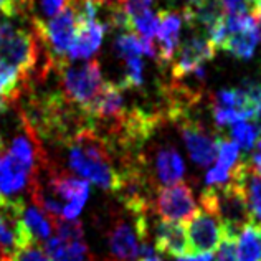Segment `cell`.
Listing matches in <instances>:
<instances>
[{"mask_svg": "<svg viewBox=\"0 0 261 261\" xmlns=\"http://www.w3.org/2000/svg\"><path fill=\"white\" fill-rule=\"evenodd\" d=\"M68 167L85 180L93 182L111 194H119L124 185V174L116 169L113 149L105 136L89 126L76 130L66 141Z\"/></svg>", "mask_w": 261, "mask_h": 261, "instance_id": "cell-1", "label": "cell"}, {"mask_svg": "<svg viewBox=\"0 0 261 261\" xmlns=\"http://www.w3.org/2000/svg\"><path fill=\"white\" fill-rule=\"evenodd\" d=\"M202 208L218 218L223 226L225 238L235 240L246 225L251 223L248 203L242 184L228 182L225 185L207 187L200 197Z\"/></svg>", "mask_w": 261, "mask_h": 261, "instance_id": "cell-2", "label": "cell"}, {"mask_svg": "<svg viewBox=\"0 0 261 261\" xmlns=\"http://www.w3.org/2000/svg\"><path fill=\"white\" fill-rule=\"evenodd\" d=\"M212 114L218 127L240 121L261 119V85L248 81L240 88L217 91L212 96Z\"/></svg>", "mask_w": 261, "mask_h": 261, "instance_id": "cell-3", "label": "cell"}, {"mask_svg": "<svg viewBox=\"0 0 261 261\" xmlns=\"http://www.w3.org/2000/svg\"><path fill=\"white\" fill-rule=\"evenodd\" d=\"M53 68L58 71L65 99L70 101L73 106L80 108L81 113L91 105L105 85L98 60H88L78 65L63 60L60 63H55Z\"/></svg>", "mask_w": 261, "mask_h": 261, "instance_id": "cell-4", "label": "cell"}, {"mask_svg": "<svg viewBox=\"0 0 261 261\" xmlns=\"http://www.w3.org/2000/svg\"><path fill=\"white\" fill-rule=\"evenodd\" d=\"M42 43L35 32L13 25L9 18H0V61L10 65L23 80L37 70Z\"/></svg>", "mask_w": 261, "mask_h": 261, "instance_id": "cell-5", "label": "cell"}, {"mask_svg": "<svg viewBox=\"0 0 261 261\" xmlns=\"http://www.w3.org/2000/svg\"><path fill=\"white\" fill-rule=\"evenodd\" d=\"M32 25L38 42L42 43L46 55L51 58L53 66L55 63L68 60V51H70L78 30L76 18H74L70 5H66L58 15L51 17L50 20H40L37 17L32 18Z\"/></svg>", "mask_w": 261, "mask_h": 261, "instance_id": "cell-6", "label": "cell"}, {"mask_svg": "<svg viewBox=\"0 0 261 261\" xmlns=\"http://www.w3.org/2000/svg\"><path fill=\"white\" fill-rule=\"evenodd\" d=\"M129 218H114V222L108 228L106 238L109 251L118 261H134L139 256L141 245L147 243V215L133 214L129 212Z\"/></svg>", "mask_w": 261, "mask_h": 261, "instance_id": "cell-7", "label": "cell"}, {"mask_svg": "<svg viewBox=\"0 0 261 261\" xmlns=\"http://www.w3.org/2000/svg\"><path fill=\"white\" fill-rule=\"evenodd\" d=\"M57 235L43 243L50 261H86L89 258L83 225L78 220H55Z\"/></svg>", "mask_w": 261, "mask_h": 261, "instance_id": "cell-8", "label": "cell"}, {"mask_svg": "<svg viewBox=\"0 0 261 261\" xmlns=\"http://www.w3.org/2000/svg\"><path fill=\"white\" fill-rule=\"evenodd\" d=\"M174 122L178 124L177 127L182 134V139L189 150L190 159L197 166L207 167L212 162H215L217 137L212 136L210 130L203 126V122H200L194 116H190L189 111L178 114Z\"/></svg>", "mask_w": 261, "mask_h": 261, "instance_id": "cell-9", "label": "cell"}, {"mask_svg": "<svg viewBox=\"0 0 261 261\" xmlns=\"http://www.w3.org/2000/svg\"><path fill=\"white\" fill-rule=\"evenodd\" d=\"M50 194L63 203L61 218L76 220L89 197V182L63 170H53L50 174Z\"/></svg>", "mask_w": 261, "mask_h": 261, "instance_id": "cell-10", "label": "cell"}, {"mask_svg": "<svg viewBox=\"0 0 261 261\" xmlns=\"http://www.w3.org/2000/svg\"><path fill=\"white\" fill-rule=\"evenodd\" d=\"M154 210L166 222L185 223L198 210L194 190L187 184L178 182L159 190L155 197Z\"/></svg>", "mask_w": 261, "mask_h": 261, "instance_id": "cell-11", "label": "cell"}, {"mask_svg": "<svg viewBox=\"0 0 261 261\" xmlns=\"http://www.w3.org/2000/svg\"><path fill=\"white\" fill-rule=\"evenodd\" d=\"M215 46L207 37L192 35L178 48L172 65V78L182 80L189 74L203 76V65L215 57Z\"/></svg>", "mask_w": 261, "mask_h": 261, "instance_id": "cell-12", "label": "cell"}, {"mask_svg": "<svg viewBox=\"0 0 261 261\" xmlns=\"http://www.w3.org/2000/svg\"><path fill=\"white\" fill-rule=\"evenodd\" d=\"M23 200H12L10 197L0 195V246L10 258L17 250L32 245L25 235L22 223Z\"/></svg>", "mask_w": 261, "mask_h": 261, "instance_id": "cell-13", "label": "cell"}, {"mask_svg": "<svg viewBox=\"0 0 261 261\" xmlns=\"http://www.w3.org/2000/svg\"><path fill=\"white\" fill-rule=\"evenodd\" d=\"M185 231H187L190 251L197 253H214L225 240L223 226L218 218L202 207H198V210L192 215Z\"/></svg>", "mask_w": 261, "mask_h": 261, "instance_id": "cell-14", "label": "cell"}, {"mask_svg": "<svg viewBox=\"0 0 261 261\" xmlns=\"http://www.w3.org/2000/svg\"><path fill=\"white\" fill-rule=\"evenodd\" d=\"M159 17V27H157V63L170 65L178 50V38H180L182 29V12L175 10H161L157 13Z\"/></svg>", "mask_w": 261, "mask_h": 261, "instance_id": "cell-15", "label": "cell"}, {"mask_svg": "<svg viewBox=\"0 0 261 261\" xmlns=\"http://www.w3.org/2000/svg\"><path fill=\"white\" fill-rule=\"evenodd\" d=\"M230 180L242 184L251 222L261 226V172L253 169L248 161H238L230 172Z\"/></svg>", "mask_w": 261, "mask_h": 261, "instance_id": "cell-16", "label": "cell"}, {"mask_svg": "<svg viewBox=\"0 0 261 261\" xmlns=\"http://www.w3.org/2000/svg\"><path fill=\"white\" fill-rule=\"evenodd\" d=\"M155 251L164 253L172 258H182L189 256L190 245L187 240V231H185L184 223L177 222H162L155 226Z\"/></svg>", "mask_w": 261, "mask_h": 261, "instance_id": "cell-17", "label": "cell"}, {"mask_svg": "<svg viewBox=\"0 0 261 261\" xmlns=\"http://www.w3.org/2000/svg\"><path fill=\"white\" fill-rule=\"evenodd\" d=\"M108 25L99 22V20H93L78 27L76 35L71 43L70 51H68V61L73 60H89L98 53L99 46L105 40Z\"/></svg>", "mask_w": 261, "mask_h": 261, "instance_id": "cell-18", "label": "cell"}, {"mask_svg": "<svg viewBox=\"0 0 261 261\" xmlns=\"http://www.w3.org/2000/svg\"><path fill=\"white\" fill-rule=\"evenodd\" d=\"M154 169L157 180L161 185H174L182 180L185 174V166L180 154L172 146H162L157 149L155 159H154Z\"/></svg>", "mask_w": 261, "mask_h": 261, "instance_id": "cell-19", "label": "cell"}, {"mask_svg": "<svg viewBox=\"0 0 261 261\" xmlns=\"http://www.w3.org/2000/svg\"><path fill=\"white\" fill-rule=\"evenodd\" d=\"M33 178L27 170L2 150L0 152V195L10 197L32 185Z\"/></svg>", "mask_w": 261, "mask_h": 261, "instance_id": "cell-20", "label": "cell"}, {"mask_svg": "<svg viewBox=\"0 0 261 261\" xmlns=\"http://www.w3.org/2000/svg\"><path fill=\"white\" fill-rule=\"evenodd\" d=\"M258 40L259 38H258V23H256V25L246 27V29L228 33L225 43L222 45L220 50H225L237 60L246 61V60H251V57L255 55Z\"/></svg>", "mask_w": 261, "mask_h": 261, "instance_id": "cell-21", "label": "cell"}, {"mask_svg": "<svg viewBox=\"0 0 261 261\" xmlns=\"http://www.w3.org/2000/svg\"><path fill=\"white\" fill-rule=\"evenodd\" d=\"M22 223H23L25 235L29 238L30 243L43 245L53 233L50 218H48L35 203H32V205L23 203Z\"/></svg>", "mask_w": 261, "mask_h": 261, "instance_id": "cell-22", "label": "cell"}, {"mask_svg": "<svg viewBox=\"0 0 261 261\" xmlns=\"http://www.w3.org/2000/svg\"><path fill=\"white\" fill-rule=\"evenodd\" d=\"M237 261H261V226L248 223L237 238Z\"/></svg>", "mask_w": 261, "mask_h": 261, "instance_id": "cell-23", "label": "cell"}, {"mask_svg": "<svg viewBox=\"0 0 261 261\" xmlns=\"http://www.w3.org/2000/svg\"><path fill=\"white\" fill-rule=\"evenodd\" d=\"M231 141L237 144L238 149L253 150L258 141L261 139V122L259 121H240L231 126L230 130Z\"/></svg>", "mask_w": 261, "mask_h": 261, "instance_id": "cell-24", "label": "cell"}, {"mask_svg": "<svg viewBox=\"0 0 261 261\" xmlns=\"http://www.w3.org/2000/svg\"><path fill=\"white\" fill-rule=\"evenodd\" d=\"M23 85L25 80L20 76L15 68L0 61V98L5 101L17 99L22 93Z\"/></svg>", "mask_w": 261, "mask_h": 261, "instance_id": "cell-25", "label": "cell"}, {"mask_svg": "<svg viewBox=\"0 0 261 261\" xmlns=\"http://www.w3.org/2000/svg\"><path fill=\"white\" fill-rule=\"evenodd\" d=\"M240 159V149L231 139H226L223 136H217V157H215V167L223 170H230L237 166Z\"/></svg>", "mask_w": 261, "mask_h": 261, "instance_id": "cell-26", "label": "cell"}, {"mask_svg": "<svg viewBox=\"0 0 261 261\" xmlns=\"http://www.w3.org/2000/svg\"><path fill=\"white\" fill-rule=\"evenodd\" d=\"M114 53L122 61L142 57L139 35L133 32H121L114 40Z\"/></svg>", "mask_w": 261, "mask_h": 261, "instance_id": "cell-27", "label": "cell"}, {"mask_svg": "<svg viewBox=\"0 0 261 261\" xmlns=\"http://www.w3.org/2000/svg\"><path fill=\"white\" fill-rule=\"evenodd\" d=\"M122 89H139L144 85V63L142 58H130L124 61V76L121 83H118Z\"/></svg>", "mask_w": 261, "mask_h": 261, "instance_id": "cell-28", "label": "cell"}, {"mask_svg": "<svg viewBox=\"0 0 261 261\" xmlns=\"http://www.w3.org/2000/svg\"><path fill=\"white\" fill-rule=\"evenodd\" d=\"M12 261H50L45 253L43 245L32 243L13 253Z\"/></svg>", "mask_w": 261, "mask_h": 261, "instance_id": "cell-29", "label": "cell"}, {"mask_svg": "<svg viewBox=\"0 0 261 261\" xmlns=\"http://www.w3.org/2000/svg\"><path fill=\"white\" fill-rule=\"evenodd\" d=\"M30 0H0V13L5 18H13L18 13L30 10Z\"/></svg>", "mask_w": 261, "mask_h": 261, "instance_id": "cell-30", "label": "cell"}, {"mask_svg": "<svg viewBox=\"0 0 261 261\" xmlns=\"http://www.w3.org/2000/svg\"><path fill=\"white\" fill-rule=\"evenodd\" d=\"M35 4H38V9L45 17L51 18L55 15H58V13L65 9L68 5V0H30L32 9Z\"/></svg>", "mask_w": 261, "mask_h": 261, "instance_id": "cell-31", "label": "cell"}, {"mask_svg": "<svg viewBox=\"0 0 261 261\" xmlns=\"http://www.w3.org/2000/svg\"><path fill=\"white\" fill-rule=\"evenodd\" d=\"M235 250H237V242L235 240H230V238H225L220 248L217 250V256L214 258V261H237V255H235Z\"/></svg>", "mask_w": 261, "mask_h": 261, "instance_id": "cell-32", "label": "cell"}, {"mask_svg": "<svg viewBox=\"0 0 261 261\" xmlns=\"http://www.w3.org/2000/svg\"><path fill=\"white\" fill-rule=\"evenodd\" d=\"M250 166L258 170V172H261V139L258 141V144L255 147H253V154H251V159L248 161Z\"/></svg>", "mask_w": 261, "mask_h": 261, "instance_id": "cell-33", "label": "cell"}, {"mask_svg": "<svg viewBox=\"0 0 261 261\" xmlns=\"http://www.w3.org/2000/svg\"><path fill=\"white\" fill-rule=\"evenodd\" d=\"M7 108H9V105H7V101L0 98V118L4 116V113L7 111ZM4 150V139H2V136H0V152Z\"/></svg>", "mask_w": 261, "mask_h": 261, "instance_id": "cell-34", "label": "cell"}, {"mask_svg": "<svg viewBox=\"0 0 261 261\" xmlns=\"http://www.w3.org/2000/svg\"><path fill=\"white\" fill-rule=\"evenodd\" d=\"M185 2H187V5H185V7H189V9H195V7L202 5L205 0H185Z\"/></svg>", "mask_w": 261, "mask_h": 261, "instance_id": "cell-35", "label": "cell"}, {"mask_svg": "<svg viewBox=\"0 0 261 261\" xmlns=\"http://www.w3.org/2000/svg\"><path fill=\"white\" fill-rule=\"evenodd\" d=\"M0 261H12V258L2 250V246H0Z\"/></svg>", "mask_w": 261, "mask_h": 261, "instance_id": "cell-36", "label": "cell"}, {"mask_svg": "<svg viewBox=\"0 0 261 261\" xmlns=\"http://www.w3.org/2000/svg\"><path fill=\"white\" fill-rule=\"evenodd\" d=\"M141 261H162V259H159L157 256H150V258H142Z\"/></svg>", "mask_w": 261, "mask_h": 261, "instance_id": "cell-37", "label": "cell"}, {"mask_svg": "<svg viewBox=\"0 0 261 261\" xmlns=\"http://www.w3.org/2000/svg\"><path fill=\"white\" fill-rule=\"evenodd\" d=\"M258 38H261V17L258 18Z\"/></svg>", "mask_w": 261, "mask_h": 261, "instance_id": "cell-38", "label": "cell"}, {"mask_svg": "<svg viewBox=\"0 0 261 261\" xmlns=\"http://www.w3.org/2000/svg\"><path fill=\"white\" fill-rule=\"evenodd\" d=\"M108 261H118V259H108Z\"/></svg>", "mask_w": 261, "mask_h": 261, "instance_id": "cell-39", "label": "cell"}, {"mask_svg": "<svg viewBox=\"0 0 261 261\" xmlns=\"http://www.w3.org/2000/svg\"><path fill=\"white\" fill-rule=\"evenodd\" d=\"M105 2H106V4H109V0H105Z\"/></svg>", "mask_w": 261, "mask_h": 261, "instance_id": "cell-40", "label": "cell"}]
</instances>
